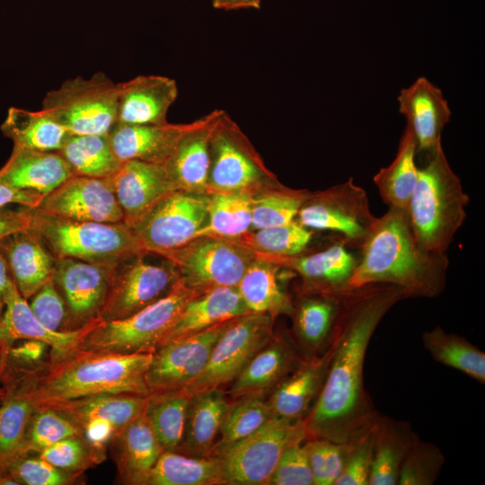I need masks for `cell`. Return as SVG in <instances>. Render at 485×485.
Returning a JSON list of instances; mask_svg holds the SVG:
<instances>
[{"mask_svg": "<svg viewBox=\"0 0 485 485\" xmlns=\"http://www.w3.org/2000/svg\"><path fill=\"white\" fill-rule=\"evenodd\" d=\"M406 298L403 289L388 284L346 293L334 328V353L321 392L304 419L308 437L344 443L373 428L379 414L364 385L366 350L384 315Z\"/></svg>", "mask_w": 485, "mask_h": 485, "instance_id": "6da1fadb", "label": "cell"}, {"mask_svg": "<svg viewBox=\"0 0 485 485\" xmlns=\"http://www.w3.org/2000/svg\"><path fill=\"white\" fill-rule=\"evenodd\" d=\"M152 357L50 349L35 366H7L1 384H13L36 407L107 393L148 396L146 373Z\"/></svg>", "mask_w": 485, "mask_h": 485, "instance_id": "7a4b0ae2", "label": "cell"}, {"mask_svg": "<svg viewBox=\"0 0 485 485\" xmlns=\"http://www.w3.org/2000/svg\"><path fill=\"white\" fill-rule=\"evenodd\" d=\"M358 251L346 292L388 284L403 289L409 297L434 298L445 287L446 253L428 251L419 243L406 211L388 208L375 217Z\"/></svg>", "mask_w": 485, "mask_h": 485, "instance_id": "3957f363", "label": "cell"}, {"mask_svg": "<svg viewBox=\"0 0 485 485\" xmlns=\"http://www.w3.org/2000/svg\"><path fill=\"white\" fill-rule=\"evenodd\" d=\"M418 181L408 215L414 234L428 251L446 253L466 218L469 196L450 167L442 146L416 155Z\"/></svg>", "mask_w": 485, "mask_h": 485, "instance_id": "277c9868", "label": "cell"}, {"mask_svg": "<svg viewBox=\"0 0 485 485\" xmlns=\"http://www.w3.org/2000/svg\"><path fill=\"white\" fill-rule=\"evenodd\" d=\"M31 228L56 259L72 258L113 268L144 250L124 222L101 223L64 219L32 207Z\"/></svg>", "mask_w": 485, "mask_h": 485, "instance_id": "5b68a950", "label": "cell"}, {"mask_svg": "<svg viewBox=\"0 0 485 485\" xmlns=\"http://www.w3.org/2000/svg\"><path fill=\"white\" fill-rule=\"evenodd\" d=\"M198 295L179 279L168 295L134 314L101 321L75 349L119 355L154 353L186 304Z\"/></svg>", "mask_w": 485, "mask_h": 485, "instance_id": "8992f818", "label": "cell"}, {"mask_svg": "<svg viewBox=\"0 0 485 485\" xmlns=\"http://www.w3.org/2000/svg\"><path fill=\"white\" fill-rule=\"evenodd\" d=\"M307 437L304 419L273 416L253 434L214 450L209 456L220 460L226 484L269 485L284 451L293 443Z\"/></svg>", "mask_w": 485, "mask_h": 485, "instance_id": "52a82bcc", "label": "cell"}, {"mask_svg": "<svg viewBox=\"0 0 485 485\" xmlns=\"http://www.w3.org/2000/svg\"><path fill=\"white\" fill-rule=\"evenodd\" d=\"M118 96V84L98 72L47 93L42 110L71 135H107L117 121Z\"/></svg>", "mask_w": 485, "mask_h": 485, "instance_id": "ba28073f", "label": "cell"}, {"mask_svg": "<svg viewBox=\"0 0 485 485\" xmlns=\"http://www.w3.org/2000/svg\"><path fill=\"white\" fill-rule=\"evenodd\" d=\"M257 252L238 241L213 236L193 239L166 257L179 279L198 295L219 287H236Z\"/></svg>", "mask_w": 485, "mask_h": 485, "instance_id": "9c48e42d", "label": "cell"}, {"mask_svg": "<svg viewBox=\"0 0 485 485\" xmlns=\"http://www.w3.org/2000/svg\"><path fill=\"white\" fill-rule=\"evenodd\" d=\"M273 317L249 313L231 320L214 344L201 373L184 389L189 396L231 384L272 338Z\"/></svg>", "mask_w": 485, "mask_h": 485, "instance_id": "30bf717a", "label": "cell"}, {"mask_svg": "<svg viewBox=\"0 0 485 485\" xmlns=\"http://www.w3.org/2000/svg\"><path fill=\"white\" fill-rule=\"evenodd\" d=\"M144 252L112 269L109 289L101 308L100 320L126 318L168 295L179 280L174 264L164 257L149 258Z\"/></svg>", "mask_w": 485, "mask_h": 485, "instance_id": "8fae6325", "label": "cell"}, {"mask_svg": "<svg viewBox=\"0 0 485 485\" xmlns=\"http://www.w3.org/2000/svg\"><path fill=\"white\" fill-rule=\"evenodd\" d=\"M375 218L366 191L352 177L322 192L308 194L295 216L311 231L334 233L351 250L359 249Z\"/></svg>", "mask_w": 485, "mask_h": 485, "instance_id": "7c38bea8", "label": "cell"}, {"mask_svg": "<svg viewBox=\"0 0 485 485\" xmlns=\"http://www.w3.org/2000/svg\"><path fill=\"white\" fill-rule=\"evenodd\" d=\"M207 217V195L175 190L131 228L146 251L166 258L195 239Z\"/></svg>", "mask_w": 485, "mask_h": 485, "instance_id": "4fadbf2b", "label": "cell"}, {"mask_svg": "<svg viewBox=\"0 0 485 485\" xmlns=\"http://www.w3.org/2000/svg\"><path fill=\"white\" fill-rule=\"evenodd\" d=\"M269 179L238 126L221 110L210 141L208 190L246 192Z\"/></svg>", "mask_w": 485, "mask_h": 485, "instance_id": "5bb4252c", "label": "cell"}, {"mask_svg": "<svg viewBox=\"0 0 485 485\" xmlns=\"http://www.w3.org/2000/svg\"><path fill=\"white\" fill-rule=\"evenodd\" d=\"M229 322L159 346L146 373L150 393L180 391L188 386L203 370Z\"/></svg>", "mask_w": 485, "mask_h": 485, "instance_id": "9a60e30c", "label": "cell"}, {"mask_svg": "<svg viewBox=\"0 0 485 485\" xmlns=\"http://www.w3.org/2000/svg\"><path fill=\"white\" fill-rule=\"evenodd\" d=\"M53 216L86 222H124L107 178L73 175L44 196L37 207Z\"/></svg>", "mask_w": 485, "mask_h": 485, "instance_id": "2e32d148", "label": "cell"}, {"mask_svg": "<svg viewBox=\"0 0 485 485\" xmlns=\"http://www.w3.org/2000/svg\"><path fill=\"white\" fill-rule=\"evenodd\" d=\"M113 268L72 258L56 259L52 278L66 303L72 331L100 320Z\"/></svg>", "mask_w": 485, "mask_h": 485, "instance_id": "e0dca14e", "label": "cell"}, {"mask_svg": "<svg viewBox=\"0 0 485 485\" xmlns=\"http://www.w3.org/2000/svg\"><path fill=\"white\" fill-rule=\"evenodd\" d=\"M266 256L279 266L295 271L303 280V293L325 295L345 293L357 263V255L338 236L331 244L315 251Z\"/></svg>", "mask_w": 485, "mask_h": 485, "instance_id": "ac0fdd59", "label": "cell"}, {"mask_svg": "<svg viewBox=\"0 0 485 485\" xmlns=\"http://www.w3.org/2000/svg\"><path fill=\"white\" fill-rule=\"evenodd\" d=\"M122 210L124 223L132 227L162 198L176 188L163 164L130 160L107 178Z\"/></svg>", "mask_w": 485, "mask_h": 485, "instance_id": "d6986e66", "label": "cell"}, {"mask_svg": "<svg viewBox=\"0 0 485 485\" xmlns=\"http://www.w3.org/2000/svg\"><path fill=\"white\" fill-rule=\"evenodd\" d=\"M221 113L215 110L188 123L173 152L163 163L176 190L204 194L208 191L210 141Z\"/></svg>", "mask_w": 485, "mask_h": 485, "instance_id": "ffe728a7", "label": "cell"}, {"mask_svg": "<svg viewBox=\"0 0 485 485\" xmlns=\"http://www.w3.org/2000/svg\"><path fill=\"white\" fill-rule=\"evenodd\" d=\"M398 102L400 112L407 119L406 127L414 135L416 155L433 152L441 146V133L451 117L441 89L421 76L401 90Z\"/></svg>", "mask_w": 485, "mask_h": 485, "instance_id": "44dd1931", "label": "cell"}, {"mask_svg": "<svg viewBox=\"0 0 485 485\" xmlns=\"http://www.w3.org/2000/svg\"><path fill=\"white\" fill-rule=\"evenodd\" d=\"M335 346L333 332L331 343L323 353L304 358L272 391L268 402L274 416L295 420L307 417L324 383Z\"/></svg>", "mask_w": 485, "mask_h": 485, "instance_id": "7402d4cb", "label": "cell"}, {"mask_svg": "<svg viewBox=\"0 0 485 485\" xmlns=\"http://www.w3.org/2000/svg\"><path fill=\"white\" fill-rule=\"evenodd\" d=\"M117 121L124 124H163L178 97L176 81L163 75H137L118 84Z\"/></svg>", "mask_w": 485, "mask_h": 485, "instance_id": "603a6c76", "label": "cell"}, {"mask_svg": "<svg viewBox=\"0 0 485 485\" xmlns=\"http://www.w3.org/2000/svg\"><path fill=\"white\" fill-rule=\"evenodd\" d=\"M295 346L284 337H273L231 383L234 399L260 397L274 390L303 361Z\"/></svg>", "mask_w": 485, "mask_h": 485, "instance_id": "cb8c5ba5", "label": "cell"}, {"mask_svg": "<svg viewBox=\"0 0 485 485\" xmlns=\"http://www.w3.org/2000/svg\"><path fill=\"white\" fill-rule=\"evenodd\" d=\"M110 445L119 480L128 485H146L163 452L144 411L115 432Z\"/></svg>", "mask_w": 485, "mask_h": 485, "instance_id": "d4e9b609", "label": "cell"}, {"mask_svg": "<svg viewBox=\"0 0 485 485\" xmlns=\"http://www.w3.org/2000/svg\"><path fill=\"white\" fill-rule=\"evenodd\" d=\"M0 248L18 291L26 300L53 278L56 258L31 227L3 239Z\"/></svg>", "mask_w": 485, "mask_h": 485, "instance_id": "484cf974", "label": "cell"}, {"mask_svg": "<svg viewBox=\"0 0 485 485\" xmlns=\"http://www.w3.org/2000/svg\"><path fill=\"white\" fill-rule=\"evenodd\" d=\"M188 124H124L116 122L108 132L110 147L120 162L138 160L163 164L173 152Z\"/></svg>", "mask_w": 485, "mask_h": 485, "instance_id": "4316f807", "label": "cell"}, {"mask_svg": "<svg viewBox=\"0 0 485 485\" xmlns=\"http://www.w3.org/2000/svg\"><path fill=\"white\" fill-rule=\"evenodd\" d=\"M100 322L71 331L49 330L33 314L28 300L19 293L13 279L0 316V336L10 346L21 340H36L46 343L52 350L64 352L75 349Z\"/></svg>", "mask_w": 485, "mask_h": 485, "instance_id": "83f0119b", "label": "cell"}, {"mask_svg": "<svg viewBox=\"0 0 485 485\" xmlns=\"http://www.w3.org/2000/svg\"><path fill=\"white\" fill-rule=\"evenodd\" d=\"M73 175L58 152L13 146L0 168V184L44 197Z\"/></svg>", "mask_w": 485, "mask_h": 485, "instance_id": "f1b7e54d", "label": "cell"}, {"mask_svg": "<svg viewBox=\"0 0 485 485\" xmlns=\"http://www.w3.org/2000/svg\"><path fill=\"white\" fill-rule=\"evenodd\" d=\"M346 293H304L294 306V331L304 358L321 355L330 347Z\"/></svg>", "mask_w": 485, "mask_h": 485, "instance_id": "f546056e", "label": "cell"}, {"mask_svg": "<svg viewBox=\"0 0 485 485\" xmlns=\"http://www.w3.org/2000/svg\"><path fill=\"white\" fill-rule=\"evenodd\" d=\"M251 313L236 287H219L191 299L160 346Z\"/></svg>", "mask_w": 485, "mask_h": 485, "instance_id": "4dcf8cb0", "label": "cell"}, {"mask_svg": "<svg viewBox=\"0 0 485 485\" xmlns=\"http://www.w3.org/2000/svg\"><path fill=\"white\" fill-rule=\"evenodd\" d=\"M231 404L221 390L191 396L179 453L209 456Z\"/></svg>", "mask_w": 485, "mask_h": 485, "instance_id": "1f68e13d", "label": "cell"}, {"mask_svg": "<svg viewBox=\"0 0 485 485\" xmlns=\"http://www.w3.org/2000/svg\"><path fill=\"white\" fill-rule=\"evenodd\" d=\"M373 432V460L368 485H398L403 459L419 437L410 424L380 415Z\"/></svg>", "mask_w": 485, "mask_h": 485, "instance_id": "d6a6232c", "label": "cell"}, {"mask_svg": "<svg viewBox=\"0 0 485 485\" xmlns=\"http://www.w3.org/2000/svg\"><path fill=\"white\" fill-rule=\"evenodd\" d=\"M279 267L258 253L247 267L236 289L251 313H267L273 318L282 313L292 314L294 305L278 282Z\"/></svg>", "mask_w": 485, "mask_h": 485, "instance_id": "836d02e7", "label": "cell"}, {"mask_svg": "<svg viewBox=\"0 0 485 485\" xmlns=\"http://www.w3.org/2000/svg\"><path fill=\"white\" fill-rule=\"evenodd\" d=\"M416 150L414 135L406 127L400 139L396 156L373 178L382 199L389 208L408 212L418 181Z\"/></svg>", "mask_w": 485, "mask_h": 485, "instance_id": "e575fe53", "label": "cell"}, {"mask_svg": "<svg viewBox=\"0 0 485 485\" xmlns=\"http://www.w3.org/2000/svg\"><path fill=\"white\" fill-rule=\"evenodd\" d=\"M146 400L147 396L137 394L107 393L47 407L65 414L82 429L90 419H102L110 422L117 432L144 411Z\"/></svg>", "mask_w": 485, "mask_h": 485, "instance_id": "d590c367", "label": "cell"}, {"mask_svg": "<svg viewBox=\"0 0 485 485\" xmlns=\"http://www.w3.org/2000/svg\"><path fill=\"white\" fill-rule=\"evenodd\" d=\"M222 484L226 481L217 457H196L172 451L161 454L146 482V485Z\"/></svg>", "mask_w": 485, "mask_h": 485, "instance_id": "8d00e7d4", "label": "cell"}, {"mask_svg": "<svg viewBox=\"0 0 485 485\" xmlns=\"http://www.w3.org/2000/svg\"><path fill=\"white\" fill-rule=\"evenodd\" d=\"M1 129L13 146L48 152L59 151L70 135L42 109L31 111L12 107Z\"/></svg>", "mask_w": 485, "mask_h": 485, "instance_id": "74e56055", "label": "cell"}, {"mask_svg": "<svg viewBox=\"0 0 485 485\" xmlns=\"http://www.w3.org/2000/svg\"><path fill=\"white\" fill-rule=\"evenodd\" d=\"M190 398L181 390L154 392L147 396L144 414L163 451H179Z\"/></svg>", "mask_w": 485, "mask_h": 485, "instance_id": "f35d334b", "label": "cell"}, {"mask_svg": "<svg viewBox=\"0 0 485 485\" xmlns=\"http://www.w3.org/2000/svg\"><path fill=\"white\" fill-rule=\"evenodd\" d=\"M423 348L432 358L481 384L485 383V353L467 339L446 332L440 326L422 334Z\"/></svg>", "mask_w": 485, "mask_h": 485, "instance_id": "ab89813d", "label": "cell"}, {"mask_svg": "<svg viewBox=\"0 0 485 485\" xmlns=\"http://www.w3.org/2000/svg\"><path fill=\"white\" fill-rule=\"evenodd\" d=\"M251 198L247 192H213L207 196V217L196 238L213 236L235 240L251 225Z\"/></svg>", "mask_w": 485, "mask_h": 485, "instance_id": "60d3db41", "label": "cell"}, {"mask_svg": "<svg viewBox=\"0 0 485 485\" xmlns=\"http://www.w3.org/2000/svg\"><path fill=\"white\" fill-rule=\"evenodd\" d=\"M74 175L108 178L121 163L115 156L107 135H69L57 151Z\"/></svg>", "mask_w": 485, "mask_h": 485, "instance_id": "b9f144b4", "label": "cell"}, {"mask_svg": "<svg viewBox=\"0 0 485 485\" xmlns=\"http://www.w3.org/2000/svg\"><path fill=\"white\" fill-rule=\"evenodd\" d=\"M5 395L0 402V473L17 455L35 405L13 384L4 383Z\"/></svg>", "mask_w": 485, "mask_h": 485, "instance_id": "7bdbcfd3", "label": "cell"}, {"mask_svg": "<svg viewBox=\"0 0 485 485\" xmlns=\"http://www.w3.org/2000/svg\"><path fill=\"white\" fill-rule=\"evenodd\" d=\"M82 434V428L60 411L35 406L17 455L38 454L66 437Z\"/></svg>", "mask_w": 485, "mask_h": 485, "instance_id": "ee69618b", "label": "cell"}, {"mask_svg": "<svg viewBox=\"0 0 485 485\" xmlns=\"http://www.w3.org/2000/svg\"><path fill=\"white\" fill-rule=\"evenodd\" d=\"M251 235L236 241L257 252L269 256H292L307 248L313 231L295 219L287 224L255 230Z\"/></svg>", "mask_w": 485, "mask_h": 485, "instance_id": "f6af8a7d", "label": "cell"}, {"mask_svg": "<svg viewBox=\"0 0 485 485\" xmlns=\"http://www.w3.org/2000/svg\"><path fill=\"white\" fill-rule=\"evenodd\" d=\"M273 416L269 402L260 397L240 398L230 406L221 428V438L215 444L212 452L244 439Z\"/></svg>", "mask_w": 485, "mask_h": 485, "instance_id": "bcb514c9", "label": "cell"}, {"mask_svg": "<svg viewBox=\"0 0 485 485\" xmlns=\"http://www.w3.org/2000/svg\"><path fill=\"white\" fill-rule=\"evenodd\" d=\"M38 455L64 471L84 473L106 460V447L90 442L82 434L66 437Z\"/></svg>", "mask_w": 485, "mask_h": 485, "instance_id": "7dc6e473", "label": "cell"}, {"mask_svg": "<svg viewBox=\"0 0 485 485\" xmlns=\"http://www.w3.org/2000/svg\"><path fill=\"white\" fill-rule=\"evenodd\" d=\"M307 195L304 191L278 187L252 198L251 228L259 230L293 221Z\"/></svg>", "mask_w": 485, "mask_h": 485, "instance_id": "c3c4849f", "label": "cell"}, {"mask_svg": "<svg viewBox=\"0 0 485 485\" xmlns=\"http://www.w3.org/2000/svg\"><path fill=\"white\" fill-rule=\"evenodd\" d=\"M353 440L344 443L322 437H307L304 442L314 485H334L349 454Z\"/></svg>", "mask_w": 485, "mask_h": 485, "instance_id": "681fc988", "label": "cell"}, {"mask_svg": "<svg viewBox=\"0 0 485 485\" xmlns=\"http://www.w3.org/2000/svg\"><path fill=\"white\" fill-rule=\"evenodd\" d=\"M445 456L432 443L418 438L409 448L401 463L399 485H432L439 476Z\"/></svg>", "mask_w": 485, "mask_h": 485, "instance_id": "f907efd6", "label": "cell"}, {"mask_svg": "<svg viewBox=\"0 0 485 485\" xmlns=\"http://www.w3.org/2000/svg\"><path fill=\"white\" fill-rule=\"evenodd\" d=\"M7 472L18 485H71L83 483V474L64 471L40 458L38 454L15 456Z\"/></svg>", "mask_w": 485, "mask_h": 485, "instance_id": "816d5d0a", "label": "cell"}, {"mask_svg": "<svg viewBox=\"0 0 485 485\" xmlns=\"http://www.w3.org/2000/svg\"><path fill=\"white\" fill-rule=\"evenodd\" d=\"M28 303L36 318L49 330L55 331H72L66 303L53 278L40 287L28 300Z\"/></svg>", "mask_w": 485, "mask_h": 485, "instance_id": "f5cc1de1", "label": "cell"}, {"mask_svg": "<svg viewBox=\"0 0 485 485\" xmlns=\"http://www.w3.org/2000/svg\"><path fill=\"white\" fill-rule=\"evenodd\" d=\"M304 441L295 442L284 451L269 485H314Z\"/></svg>", "mask_w": 485, "mask_h": 485, "instance_id": "db71d44e", "label": "cell"}, {"mask_svg": "<svg viewBox=\"0 0 485 485\" xmlns=\"http://www.w3.org/2000/svg\"><path fill=\"white\" fill-rule=\"evenodd\" d=\"M373 445L374 432L372 428L353 440L352 447L344 468L334 485L369 484L373 460Z\"/></svg>", "mask_w": 485, "mask_h": 485, "instance_id": "11a10c76", "label": "cell"}, {"mask_svg": "<svg viewBox=\"0 0 485 485\" xmlns=\"http://www.w3.org/2000/svg\"><path fill=\"white\" fill-rule=\"evenodd\" d=\"M48 348L46 343L36 340L14 341L9 348L7 366H35L46 358Z\"/></svg>", "mask_w": 485, "mask_h": 485, "instance_id": "9f6ffc18", "label": "cell"}, {"mask_svg": "<svg viewBox=\"0 0 485 485\" xmlns=\"http://www.w3.org/2000/svg\"><path fill=\"white\" fill-rule=\"evenodd\" d=\"M32 207L21 206L12 208L10 206L0 207V242L8 235L31 227Z\"/></svg>", "mask_w": 485, "mask_h": 485, "instance_id": "6f0895ef", "label": "cell"}, {"mask_svg": "<svg viewBox=\"0 0 485 485\" xmlns=\"http://www.w3.org/2000/svg\"><path fill=\"white\" fill-rule=\"evenodd\" d=\"M43 196L14 189L4 184H0V207L16 204L28 207H38Z\"/></svg>", "mask_w": 485, "mask_h": 485, "instance_id": "680465c9", "label": "cell"}, {"mask_svg": "<svg viewBox=\"0 0 485 485\" xmlns=\"http://www.w3.org/2000/svg\"><path fill=\"white\" fill-rule=\"evenodd\" d=\"M84 436L92 443L107 447L115 428L110 422L102 419H93L83 426Z\"/></svg>", "mask_w": 485, "mask_h": 485, "instance_id": "91938a15", "label": "cell"}, {"mask_svg": "<svg viewBox=\"0 0 485 485\" xmlns=\"http://www.w3.org/2000/svg\"><path fill=\"white\" fill-rule=\"evenodd\" d=\"M12 281L7 261L0 248V316L4 310L5 298Z\"/></svg>", "mask_w": 485, "mask_h": 485, "instance_id": "94428289", "label": "cell"}, {"mask_svg": "<svg viewBox=\"0 0 485 485\" xmlns=\"http://www.w3.org/2000/svg\"><path fill=\"white\" fill-rule=\"evenodd\" d=\"M215 8L235 10L242 8L260 9L261 0H211Z\"/></svg>", "mask_w": 485, "mask_h": 485, "instance_id": "6125c7cd", "label": "cell"}, {"mask_svg": "<svg viewBox=\"0 0 485 485\" xmlns=\"http://www.w3.org/2000/svg\"><path fill=\"white\" fill-rule=\"evenodd\" d=\"M10 345L0 336V384L2 383L8 361Z\"/></svg>", "mask_w": 485, "mask_h": 485, "instance_id": "be15d7a7", "label": "cell"}, {"mask_svg": "<svg viewBox=\"0 0 485 485\" xmlns=\"http://www.w3.org/2000/svg\"><path fill=\"white\" fill-rule=\"evenodd\" d=\"M0 485H18V483L13 480V478L9 474H1L0 473Z\"/></svg>", "mask_w": 485, "mask_h": 485, "instance_id": "e7e4bbea", "label": "cell"}, {"mask_svg": "<svg viewBox=\"0 0 485 485\" xmlns=\"http://www.w3.org/2000/svg\"><path fill=\"white\" fill-rule=\"evenodd\" d=\"M4 395H5V389L2 384H0V402L4 399Z\"/></svg>", "mask_w": 485, "mask_h": 485, "instance_id": "03108f58", "label": "cell"}]
</instances>
